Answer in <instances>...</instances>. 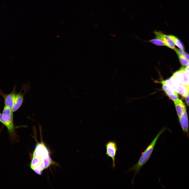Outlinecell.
Wrapping results in <instances>:
<instances>
[{"instance_id":"1","label":"cell","mask_w":189,"mask_h":189,"mask_svg":"<svg viewBox=\"0 0 189 189\" xmlns=\"http://www.w3.org/2000/svg\"><path fill=\"white\" fill-rule=\"evenodd\" d=\"M165 128L161 129L158 133L157 135L153 141L147 147L145 151L141 154V155L138 162L127 171L129 172L134 171V175L132 179V183L134 182V179L137 174L138 173L142 167L146 162L149 159L154 150L156 142L160 135L165 131Z\"/></svg>"},{"instance_id":"2","label":"cell","mask_w":189,"mask_h":189,"mask_svg":"<svg viewBox=\"0 0 189 189\" xmlns=\"http://www.w3.org/2000/svg\"><path fill=\"white\" fill-rule=\"evenodd\" d=\"M13 113L11 108L4 106L2 112L0 115V122L7 128L12 140H15L17 136L14 124Z\"/></svg>"},{"instance_id":"3","label":"cell","mask_w":189,"mask_h":189,"mask_svg":"<svg viewBox=\"0 0 189 189\" xmlns=\"http://www.w3.org/2000/svg\"><path fill=\"white\" fill-rule=\"evenodd\" d=\"M50 153L44 143L41 141L37 143L32 154V156L39 158L41 160L50 156Z\"/></svg>"},{"instance_id":"4","label":"cell","mask_w":189,"mask_h":189,"mask_svg":"<svg viewBox=\"0 0 189 189\" xmlns=\"http://www.w3.org/2000/svg\"><path fill=\"white\" fill-rule=\"evenodd\" d=\"M106 148V155L112 158V167L114 169L116 168L115 156L118 150L117 145L114 141H109L105 144Z\"/></svg>"},{"instance_id":"5","label":"cell","mask_w":189,"mask_h":189,"mask_svg":"<svg viewBox=\"0 0 189 189\" xmlns=\"http://www.w3.org/2000/svg\"><path fill=\"white\" fill-rule=\"evenodd\" d=\"M155 38L160 39L165 44L167 47L174 50L176 48L175 44L173 41L167 35L161 32L155 30L154 32Z\"/></svg>"},{"instance_id":"6","label":"cell","mask_w":189,"mask_h":189,"mask_svg":"<svg viewBox=\"0 0 189 189\" xmlns=\"http://www.w3.org/2000/svg\"><path fill=\"white\" fill-rule=\"evenodd\" d=\"M29 90L30 87H29L23 93V90L22 88L20 92L16 93L14 104L12 109L13 112H16L20 107L23 102L24 96V94L28 92Z\"/></svg>"},{"instance_id":"7","label":"cell","mask_w":189,"mask_h":189,"mask_svg":"<svg viewBox=\"0 0 189 189\" xmlns=\"http://www.w3.org/2000/svg\"><path fill=\"white\" fill-rule=\"evenodd\" d=\"M15 89V86L12 92L8 94H4L0 91L1 95L4 99L5 106L9 107L12 109L13 106L16 93Z\"/></svg>"},{"instance_id":"8","label":"cell","mask_w":189,"mask_h":189,"mask_svg":"<svg viewBox=\"0 0 189 189\" xmlns=\"http://www.w3.org/2000/svg\"><path fill=\"white\" fill-rule=\"evenodd\" d=\"M178 118L183 131L187 134L189 139L188 119L186 110L182 113Z\"/></svg>"},{"instance_id":"9","label":"cell","mask_w":189,"mask_h":189,"mask_svg":"<svg viewBox=\"0 0 189 189\" xmlns=\"http://www.w3.org/2000/svg\"><path fill=\"white\" fill-rule=\"evenodd\" d=\"M170 78L176 87L185 85L184 82L182 74L179 70L174 73Z\"/></svg>"},{"instance_id":"10","label":"cell","mask_w":189,"mask_h":189,"mask_svg":"<svg viewBox=\"0 0 189 189\" xmlns=\"http://www.w3.org/2000/svg\"><path fill=\"white\" fill-rule=\"evenodd\" d=\"M162 89L166 95L174 102L178 100L179 99L178 95L177 92L171 90L166 85L161 83Z\"/></svg>"},{"instance_id":"11","label":"cell","mask_w":189,"mask_h":189,"mask_svg":"<svg viewBox=\"0 0 189 189\" xmlns=\"http://www.w3.org/2000/svg\"><path fill=\"white\" fill-rule=\"evenodd\" d=\"M174 102L179 118L182 113L186 110V107L184 103L181 99H179Z\"/></svg>"},{"instance_id":"12","label":"cell","mask_w":189,"mask_h":189,"mask_svg":"<svg viewBox=\"0 0 189 189\" xmlns=\"http://www.w3.org/2000/svg\"><path fill=\"white\" fill-rule=\"evenodd\" d=\"M176 92L183 97H185L188 94L189 91L187 87L185 85L176 87Z\"/></svg>"},{"instance_id":"13","label":"cell","mask_w":189,"mask_h":189,"mask_svg":"<svg viewBox=\"0 0 189 189\" xmlns=\"http://www.w3.org/2000/svg\"><path fill=\"white\" fill-rule=\"evenodd\" d=\"M167 35L173 41L176 45L181 49L184 50V47L182 44L177 37L173 35Z\"/></svg>"},{"instance_id":"14","label":"cell","mask_w":189,"mask_h":189,"mask_svg":"<svg viewBox=\"0 0 189 189\" xmlns=\"http://www.w3.org/2000/svg\"><path fill=\"white\" fill-rule=\"evenodd\" d=\"M42 161L39 158L32 156V158L30 167L32 170L34 168L38 166Z\"/></svg>"},{"instance_id":"15","label":"cell","mask_w":189,"mask_h":189,"mask_svg":"<svg viewBox=\"0 0 189 189\" xmlns=\"http://www.w3.org/2000/svg\"><path fill=\"white\" fill-rule=\"evenodd\" d=\"M42 161L43 162L45 169L48 168L51 165H57L56 164L52 161L50 156Z\"/></svg>"},{"instance_id":"16","label":"cell","mask_w":189,"mask_h":189,"mask_svg":"<svg viewBox=\"0 0 189 189\" xmlns=\"http://www.w3.org/2000/svg\"><path fill=\"white\" fill-rule=\"evenodd\" d=\"M184 67H181L179 70L182 74L183 80L185 85L188 89L189 87V76L186 75L184 71Z\"/></svg>"},{"instance_id":"17","label":"cell","mask_w":189,"mask_h":189,"mask_svg":"<svg viewBox=\"0 0 189 189\" xmlns=\"http://www.w3.org/2000/svg\"><path fill=\"white\" fill-rule=\"evenodd\" d=\"M178 55L181 64L183 66L188 65L189 61L184 56L178 53H176Z\"/></svg>"},{"instance_id":"18","label":"cell","mask_w":189,"mask_h":189,"mask_svg":"<svg viewBox=\"0 0 189 189\" xmlns=\"http://www.w3.org/2000/svg\"><path fill=\"white\" fill-rule=\"evenodd\" d=\"M149 41L157 46H166L165 43L162 41L160 39L156 38L150 40Z\"/></svg>"},{"instance_id":"19","label":"cell","mask_w":189,"mask_h":189,"mask_svg":"<svg viewBox=\"0 0 189 189\" xmlns=\"http://www.w3.org/2000/svg\"><path fill=\"white\" fill-rule=\"evenodd\" d=\"M176 52L180 54L185 57L189 61V55L185 52L183 50L176 49V48L174 50Z\"/></svg>"},{"instance_id":"20","label":"cell","mask_w":189,"mask_h":189,"mask_svg":"<svg viewBox=\"0 0 189 189\" xmlns=\"http://www.w3.org/2000/svg\"><path fill=\"white\" fill-rule=\"evenodd\" d=\"M185 97V101L189 107V92Z\"/></svg>"},{"instance_id":"21","label":"cell","mask_w":189,"mask_h":189,"mask_svg":"<svg viewBox=\"0 0 189 189\" xmlns=\"http://www.w3.org/2000/svg\"><path fill=\"white\" fill-rule=\"evenodd\" d=\"M110 35L111 36H115V35H114V34H111V33L110 34Z\"/></svg>"},{"instance_id":"22","label":"cell","mask_w":189,"mask_h":189,"mask_svg":"<svg viewBox=\"0 0 189 189\" xmlns=\"http://www.w3.org/2000/svg\"><path fill=\"white\" fill-rule=\"evenodd\" d=\"M98 27V25H95L94 26V27H96H96Z\"/></svg>"},{"instance_id":"23","label":"cell","mask_w":189,"mask_h":189,"mask_svg":"<svg viewBox=\"0 0 189 189\" xmlns=\"http://www.w3.org/2000/svg\"><path fill=\"white\" fill-rule=\"evenodd\" d=\"M188 65L189 66V62H188Z\"/></svg>"},{"instance_id":"24","label":"cell","mask_w":189,"mask_h":189,"mask_svg":"<svg viewBox=\"0 0 189 189\" xmlns=\"http://www.w3.org/2000/svg\"><path fill=\"white\" fill-rule=\"evenodd\" d=\"M188 90H189V87H188Z\"/></svg>"},{"instance_id":"25","label":"cell","mask_w":189,"mask_h":189,"mask_svg":"<svg viewBox=\"0 0 189 189\" xmlns=\"http://www.w3.org/2000/svg\"></svg>"}]
</instances>
